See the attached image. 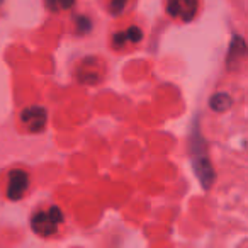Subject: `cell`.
<instances>
[{
	"instance_id": "9c48e42d",
	"label": "cell",
	"mask_w": 248,
	"mask_h": 248,
	"mask_svg": "<svg viewBox=\"0 0 248 248\" xmlns=\"http://www.w3.org/2000/svg\"><path fill=\"white\" fill-rule=\"evenodd\" d=\"M46 7L49 11H66V9L75 5V0H45Z\"/></svg>"
},
{
	"instance_id": "3957f363",
	"label": "cell",
	"mask_w": 248,
	"mask_h": 248,
	"mask_svg": "<svg viewBox=\"0 0 248 248\" xmlns=\"http://www.w3.org/2000/svg\"><path fill=\"white\" fill-rule=\"evenodd\" d=\"M21 121L24 124L28 131L31 133H41L45 131L46 123H48V112H46L45 107H28V109L22 110Z\"/></svg>"
},
{
	"instance_id": "8992f818",
	"label": "cell",
	"mask_w": 248,
	"mask_h": 248,
	"mask_svg": "<svg viewBox=\"0 0 248 248\" xmlns=\"http://www.w3.org/2000/svg\"><path fill=\"white\" fill-rule=\"evenodd\" d=\"M245 51H247V48H245V41L241 36H234L233 39H231V46H230V53H228V68L231 70V66H236V62H240L241 58L245 56Z\"/></svg>"
},
{
	"instance_id": "30bf717a",
	"label": "cell",
	"mask_w": 248,
	"mask_h": 248,
	"mask_svg": "<svg viewBox=\"0 0 248 248\" xmlns=\"http://www.w3.org/2000/svg\"><path fill=\"white\" fill-rule=\"evenodd\" d=\"M126 5H128V0H110V14L112 16H121L124 12V9H126Z\"/></svg>"
},
{
	"instance_id": "5b68a950",
	"label": "cell",
	"mask_w": 248,
	"mask_h": 248,
	"mask_svg": "<svg viewBox=\"0 0 248 248\" xmlns=\"http://www.w3.org/2000/svg\"><path fill=\"white\" fill-rule=\"evenodd\" d=\"M29 186V175L24 170H12L9 175V186H7V197L11 201H17L24 196L26 189Z\"/></svg>"
},
{
	"instance_id": "277c9868",
	"label": "cell",
	"mask_w": 248,
	"mask_h": 248,
	"mask_svg": "<svg viewBox=\"0 0 248 248\" xmlns=\"http://www.w3.org/2000/svg\"><path fill=\"white\" fill-rule=\"evenodd\" d=\"M167 12L172 17L189 22L197 14V0H167Z\"/></svg>"
},
{
	"instance_id": "52a82bcc",
	"label": "cell",
	"mask_w": 248,
	"mask_h": 248,
	"mask_svg": "<svg viewBox=\"0 0 248 248\" xmlns=\"http://www.w3.org/2000/svg\"><path fill=\"white\" fill-rule=\"evenodd\" d=\"M141 38H143V32H141V29L140 28H129L128 31H124V32H119V34H116L112 38V41H114V46L116 48H121L123 45H126V43H140L141 41Z\"/></svg>"
},
{
	"instance_id": "6da1fadb",
	"label": "cell",
	"mask_w": 248,
	"mask_h": 248,
	"mask_svg": "<svg viewBox=\"0 0 248 248\" xmlns=\"http://www.w3.org/2000/svg\"><path fill=\"white\" fill-rule=\"evenodd\" d=\"M192 169L196 172L202 189L209 190L214 182V170L211 167L209 156H207L206 143L202 141V136H201L197 128H194L192 135Z\"/></svg>"
},
{
	"instance_id": "ba28073f",
	"label": "cell",
	"mask_w": 248,
	"mask_h": 248,
	"mask_svg": "<svg viewBox=\"0 0 248 248\" xmlns=\"http://www.w3.org/2000/svg\"><path fill=\"white\" fill-rule=\"evenodd\" d=\"M231 104H233V100H231V97L228 95V93H216V95H213V99H211V107H213L216 112H224V110H228L231 107Z\"/></svg>"
},
{
	"instance_id": "8fae6325",
	"label": "cell",
	"mask_w": 248,
	"mask_h": 248,
	"mask_svg": "<svg viewBox=\"0 0 248 248\" xmlns=\"http://www.w3.org/2000/svg\"><path fill=\"white\" fill-rule=\"evenodd\" d=\"M0 2H2V0H0Z\"/></svg>"
},
{
	"instance_id": "7a4b0ae2",
	"label": "cell",
	"mask_w": 248,
	"mask_h": 248,
	"mask_svg": "<svg viewBox=\"0 0 248 248\" xmlns=\"http://www.w3.org/2000/svg\"><path fill=\"white\" fill-rule=\"evenodd\" d=\"M63 223V213L58 206L49 207V211H41L31 219V226L34 233L41 234V236H49L56 231V228Z\"/></svg>"
}]
</instances>
